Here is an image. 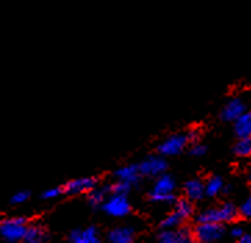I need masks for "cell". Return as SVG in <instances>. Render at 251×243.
Listing matches in <instances>:
<instances>
[{
    "label": "cell",
    "instance_id": "cell-15",
    "mask_svg": "<svg viewBox=\"0 0 251 243\" xmlns=\"http://www.w3.org/2000/svg\"><path fill=\"white\" fill-rule=\"evenodd\" d=\"M48 235L41 225H29L26 229L23 242L24 243H46Z\"/></svg>",
    "mask_w": 251,
    "mask_h": 243
},
{
    "label": "cell",
    "instance_id": "cell-25",
    "mask_svg": "<svg viewBox=\"0 0 251 243\" xmlns=\"http://www.w3.org/2000/svg\"><path fill=\"white\" fill-rule=\"evenodd\" d=\"M237 211L243 216L244 218H251V194L242 203L240 209Z\"/></svg>",
    "mask_w": 251,
    "mask_h": 243
},
{
    "label": "cell",
    "instance_id": "cell-11",
    "mask_svg": "<svg viewBox=\"0 0 251 243\" xmlns=\"http://www.w3.org/2000/svg\"><path fill=\"white\" fill-rule=\"evenodd\" d=\"M115 177L118 178V181H121V182H125L128 185H133L140 178V171H139L138 165H133V164L124 165V167L117 170Z\"/></svg>",
    "mask_w": 251,
    "mask_h": 243
},
{
    "label": "cell",
    "instance_id": "cell-28",
    "mask_svg": "<svg viewBox=\"0 0 251 243\" xmlns=\"http://www.w3.org/2000/svg\"><path fill=\"white\" fill-rule=\"evenodd\" d=\"M186 136L189 142H197L199 138H200V134H199V131L197 130H192L189 131V134H186Z\"/></svg>",
    "mask_w": 251,
    "mask_h": 243
},
{
    "label": "cell",
    "instance_id": "cell-26",
    "mask_svg": "<svg viewBox=\"0 0 251 243\" xmlns=\"http://www.w3.org/2000/svg\"><path fill=\"white\" fill-rule=\"evenodd\" d=\"M61 193H63V189L61 188H50V189L43 192L42 197L43 199H54V197H58Z\"/></svg>",
    "mask_w": 251,
    "mask_h": 243
},
{
    "label": "cell",
    "instance_id": "cell-2",
    "mask_svg": "<svg viewBox=\"0 0 251 243\" xmlns=\"http://www.w3.org/2000/svg\"><path fill=\"white\" fill-rule=\"evenodd\" d=\"M26 219L23 217L7 218L0 221V236L7 242H18L24 239L26 234Z\"/></svg>",
    "mask_w": 251,
    "mask_h": 243
},
{
    "label": "cell",
    "instance_id": "cell-18",
    "mask_svg": "<svg viewBox=\"0 0 251 243\" xmlns=\"http://www.w3.org/2000/svg\"><path fill=\"white\" fill-rule=\"evenodd\" d=\"M233 150H235L236 156H239V157L251 156V138L239 139V142L235 145Z\"/></svg>",
    "mask_w": 251,
    "mask_h": 243
},
{
    "label": "cell",
    "instance_id": "cell-20",
    "mask_svg": "<svg viewBox=\"0 0 251 243\" xmlns=\"http://www.w3.org/2000/svg\"><path fill=\"white\" fill-rule=\"evenodd\" d=\"M105 199V190L103 189H93L89 192V203L93 207H99L100 204H103Z\"/></svg>",
    "mask_w": 251,
    "mask_h": 243
},
{
    "label": "cell",
    "instance_id": "cell-32",
    "mask_svg": "<svg viewBox=\"0 0 251 243\" xmlns=\"http://www.w3.org/2000/svg\"><path fill=\"white\" fill-rule=\"evenodd\" d=\"M193 243H202V242H193Z\"/></svg>",
    "mask_w": 251,
    "mask_h": 243
},
{
    "label": "cell",
    "instance_id": "cell-31",
    "mask_svg": "<svg viewBox=\"0 0 251 243\" xmlns=\"http://www.w3.org/2000/svg\"><path fill=\"white\" fill-rule=\"evenodd\" d=\"M250 181H251V170H250Z\"/></svg>",
    "mask_w": 251,
    "mask_h": 243
},
{
    "label": "cell",
    "instance_id": "cell-9",
    "mask_svg": "<svg viewBox=\"0 0 251 243\" xmlns=\"http://www.w3.org/2000/svg\"><path fill=\"white\" fill-rule=\"evenodd\" d=\"M70 243H100V238L95 227L74 229L70 234Z\"/></svg>",
    "mask_w": 251,
    "mask_h": 243
},
{
    "label": "cell",
    "instance_id": "cell-8",
    "mask_svg": "<svg viewBox=\"0 0 251 243\" xmlns=\"http://www.w3.org/2000/svg\"><path fill=\"white\" fill-rule=\"evenodd\" d=\"M96 185H98V179L96 178H76L65 184L64 192L70 194L92 192L93 189H96Z\"/></svg>",
    "mask_w": 251,
    "mask_h": 243
},
{
    "label": "cell",
    "instance_id": "cell-12",
    "mask_svg": "<svg viewBox=\"0 0 251 243\" xmlns=\"http://www.w3.org/2000/svg\"><path fill=\"white\" fill-rule=\"evenodd\" d=\"M135 238V229L132 227H117L108 234L111 243H132Z\"/></svg>",
    "mask_w": 251,
    "mask_h": 243
},
{
    "label": "cell",
    "instance_id": "cell-29",
    "mask_svg": "<svg viewBox=\"0 0 251 243\" xmlns=\"http://www.w3.org/2000/svg\"><path fill=\"white\" fill-rule=\"evenodd\" d=\"M230 234H232V236H233V238H237V239H239V238H242V236L244 235L243 229H242L240 227L233 228V229L230 231Z\"/></svg>",
    "mask_w": 251,
    "mask_h": 243
},
{
    "label": "cell",
    "instance_id": "cell-24",
    "mask_svg": "<svg viewBox=\"0 0 251 243\" xmlns=\"http://www.w3.org/2000/svg\"><path fill=\"white\" fill-rule=\"evenodd\" d=\"M29 199V192L28 190H20L11 196V203L13 204H21V203H25Z\"/></svg>",
    "mask_w": 251,
    "mask_h": 243
},
{
    "label": "cell",
    "instance_id": "cell-6",
    "mask_svg": "<svg viewBox=\"0 0 251 243\" xmlns=\"http://www.w3.org/2000/svg\"><path fill=\"white\" fill-rule=\"evenodd\" d=\"M140 175H149V177H161L164 171L167 170V162L162 156H150L145 159L138 165Z\"/></svg>",
    "mask_w": 251,
    "mask_h": 243
},
{
    "label": "cell",
    "instance_id": "cell-14",
    "mask_svg": "<svg viewBox=\"0 0 251 243\" xmlns=\"http://www.w3.org/2000/svg\"><path fill=\"white\" fill-rule=\"evenodd\" d=\"M185 194L187 200H200L205 194L204 184L200 179H190L185 184Z\"/></svg>",
    "mask_w": 251,
    "mask_h": 243
},
{
    "label": "cell",
    "instance_id": "cell-21",
    "mask_svg": "<svg viewBox=\"0 0 251 243\" xmlns=\"http://www.w3.org/2000/svg\"><path fill=\"white\" fill-rule=\"evenodd\" d=\"M180 222H182V218L179 217V216H176L175 213H171L170 216H167L165 218L162 219L161 222V227L164 228V229H172V228H176L180 225Z\"/></svg>",
    "mask_w": 251,
    "mask_h": 243
},
{
    "label": "cell",
    "instance_id": "cell-3",
    "mask_svg": "<svg viewBox=\"0 0 251 243\" xmlns=\"http://www.w3.org/2000/svg\"><path fill=\"white\" fill-rule=\"evenodd\" d=\"M175 179L172 178L171 175H164L158 177V179L154 184L153 190L150 193V199L153 202L160 203H170L174 202L175 196H174V190H175Z\"/></svg>",
    "mask_w": 251,
    "mask_h": 243
},
{
    "label": "cell",
    "instance_id": "cell-10",
    "mask_svg": "<svg viewBox=\"0 0 251 243\" xmlns=\"http://www.w3.org/2000/svg\"><path fill=\"white\" fill-rule=\"evenodd\" d=\"M244 113H246V107H244L243 102H242L240 99H233V100H230V102L224 107V110H222V113H221V117H222V120H225V121L235 122L236 120Z\"/></svg>",
    "mask_w": 251,
    "mask_h": 243
},
{
    "label": "cell",
    "instance_id": "cell-1",
    "mask_svg": "<svg viewBox=\"0 0 251 243\" xmlns=\"http://www.w3.org/2000/svg\"><path fill=\"white\" fill-rule=\"evenodd\" d=\"M239 211L236 209L235 204L232 203H225L221 207H215V209H208L200 213V216L197 217L199 224L202 222H211V224H221L222 222H230L237 217Z\"/></svg>",
    "mask_w": 251,
    "mask_h": 243
},
{
    "label": "cell",
    "instance_id": "cell-7",
    "mask_svg": "<svg viewBox=\"0 0 251 243\" xmlns=\"http://www.w3.org/2000/svg\"><path fill=\"white\" fill-rule=\"evenodd\" d=\"M187 143H189V140H187L186 135L175 134L161 142V145L158 146V152L162 156H175V154L180 153L186 147Z\"/></svg>",
    "mask_w": 251,
    "mask_h": 243
},
{
    "label": "cell",
    "instance_id": "cell-27",
    "mask_svg": "<svg viewBox=\"0 0 251 243\" xmlns=\"http://www.w3.org/2000/svg\"><path fill=\"white\" fill-rule=\"evenodd\" d=\"M205 152H207V147L202 143H195L190 149V154H193V156H202V154H205Z\"/></svg>",
    "mask_w": 251,
    "mask_h": 243
},
{
    "label": "cell",
    "instance_id": "cell-30",
    "mask_svg": "<svg viewBox=\"0 0 251 243\" xmlns=\"http://www.w3.org/2000/svg\"><path fill=\"white\" fill-rule=\"evenodd\" d=\"M237 243H251V235H247L244 234L242 238H239V242Z\"/></svg>",
    "mask_w": 251,
    "mask_h": 243
},
{
    "label": "cell",
    "instance_id": "cell-16",
    "mask_svg": "<svg viewBox=\"0 0 251 243\" xmlns=\"http://www.w3.org/2000/svg\"><path fill=\"white\" fill-rule=\"evenodd\" d=\"M174 213H175L176 216H179V217L182 218V221H183V219L189 218V217L193 214V206H192V203L189 202L187 199H180V200H178L176 204H175V210H174Z\"/></svg>",
    "mask_w": 251,
    "mask_h": 243
},
{
    "label": "cell",
    "instance_id": "cell-13",
    "mask_svg": "<svg viewBox=\"0 0 251 243\" xmlns=\"http://www.w3.org/2000/svg\"><path fill=\"white\" fill-rule=\"evenodd\" d=\"M235 132L239 139L251 138V113L246 111L235 121Z\"/></svg>",
    "mask_w": 251,
    "mask_h": 243
},
{
    "label": "cell",
    "instance_id": "cell-23",
    "mask_svg": "<svg viewBox=\"0 0 251 243\" xmlns=\"http://www.w3.org/2000/svg\"><path fill=\"white\" fill-rule=\"evenodd\" d=\"M158 243H178L175 238V232L170 229H164L158 236Z\"/></svg>",
    "mask_w": 251,
    "mask_h": 243
},
{
    "label": "cell",
    "instance_id": "cell-19",
    "mask_svg": "<svg viewBox=\"0 0 251 243\" xmlns=\"http://www.w3.org/2000/svg\"><path fill=\"white\" fill-rule=\"evenodd\" d=\"M175 232V238H176V242L178 243H193L195 235L192 234L190 229L187 228H179Z\"/></svg>",
    "mask_w": 251,
    "mask_h": 243
},
{
    "label": "cell",
    "instance_id": "cell-17",
    "mask_svg": "<svg viewBox=\"0 0 251 243\" xmlns=\"http://www.w3.org/2000/svg\"><path fill=\"white\" fill-rule=\"evenodd\" d=\"M224 181L219 177H211L208 181L204 184V189H205V194L208 196H217V194L224 189Z\"/></svg>",
    "mask_w": 251,
    "mask_h": 243
},
{
    "label": "cell",
    "instance_id": "cell-22",
    "mask_svg": "<svg viewBox=\"0 0 251 243\" xmlns=\"http://www.w3.org/2000/svg\"><path fill=\"white\" fill-rule=\"evenodd\" d=\"M129 189L130 185L125 184V182H121V181L115 182L114 185L108 188V190H111V194H120V196H126V193L129 192Z\"/></svg>",
    "mask_w": 251,
    "mask_h": 243
},
{
    "label": "cell",
    "instance_id": "cell-5",
    "mask_svg": "<svg viewBox=\"0 0 251 243\" xmlns=\"http://www.w3.org/2000/svg\"><path fill=\"white\" fill-rule=\"evenodd\" d=\"M103 209L111 217H125L130 213V203L126 196L111 194L103 204Z\"/></svg>",
    "mask_w": 251,
    "mask_h": 243
},
{
    "label": "cell",
    "instance_id": "cell-4",
    "mask_svg": "<svg viewBox=\"0 0 251 243\" xmlns=\"http://www.w3.org/2000/svg\"><path fill=\"white\" fill-rule=\"evenodd\" d=\"M225 234V229L221 224H211V222H202L197 224L193 235L197 239V242L210 243L221 239Z\"/></svg>",
    "mask_w": 251,
    "mask_h": 243
}]
</instances>
